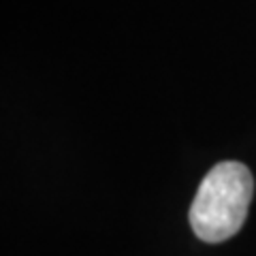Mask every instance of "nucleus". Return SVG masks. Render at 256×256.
<instances>
[{
    "label": "nucleus",
    "mask_w": 256,
    "mask_h": 256,
    "mask_svg": "<svg viewBox=\"0 0 256 256\" xmlns=\"http://www.w3.org/2000/svg\"><path fill=\"white\" fill-rule=\"evenodd\" d=\"M254 192L252 173L235 160L218 162L205 175L190 205V226L207 244L226 242L239 233Z\"/></svg>",
    "instance_id": "f257e3e1"
}]
</instances>
